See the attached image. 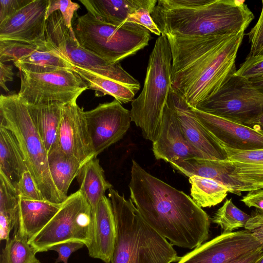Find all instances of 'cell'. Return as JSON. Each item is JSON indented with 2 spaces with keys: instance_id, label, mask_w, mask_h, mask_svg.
Segmentation results:
<instances>
[{
  "instance_id": "cell-38",
  "label": "cell",
  "mask_w": 263,
  "mask_h": 263,
  "mask_svg": "<svg viewBox=\"0 0 263 263\" xmlns=\"http://www.w3.org/2000/svg\"><path fill=\"white\" fill-rule=\"evenodd\" d=\"M229 160L241 163L263 165V149L238 151L226 146Z\"/></svg>"
},
{
  "instance_id": "cell-45",
  "label": "cell",
  "mask_w": 263,
  "mask_h": 263,
  "mask_svg": "<svg viewBox=\"0 0 263 263\" xmlns=\"http://www.w3.org/2000/svg\"><path fill=\"white\" fill-rule=\"evenodd\" d=\"M263 256V249L241 256L228 263H258Z\"/></svg>"
},
{
  "instance_id": "cell-33",
  "label": "cell",
  "mask_w": 263,
  "mask_h": 263,
  "mask_svg": "<svg viewBox=\"0 0 263 263\" xmlns=\"http://www.w3.org/2000/svg\"><path fill=\"white\" fill-rule=\"evenodd\" d=\"M47 45L14 40H0V62H14L40 50H46Z\"/></svg>"
},
{
  "instance_id": "cell-36",
  "label": "cell",
  "mask_w": 263,
  "mask_h": 263,
  "mask_svg": "<svg viewBox=\"0 0 263 263\" xmlns=\"http://www.w3.org/2000/svg\"><path fill=\"white\" fill-rule=\"evenodd\" d=\"M260 16L255 26L247 34L250 44V51L246 59L257 57L263 48V0Z\"/></svg>"
},
{
  "instance_id": "cell-39",
  "label": "cell",
  "mask_w": 263,
  "mask_h": 263,
  "mask_svg": "<svg viewBox=\"0 0 263 263\" xmlns=\"http://www.w3.org/2000/svg\"><path fill=\"white\" fill-rule=\"evenodd\" d=\"M235 74L248 79L263 76V54L246 59L237 69Z\"/></svg>"
},
{
  "instance_id": "cell-42",
  "label": "cell",
  "mask_w": 263,
  "mask_h": 263,
  "mask_svg": "<svg viewBox=\"0 0 263 263\" xmlns=\"http://www.w3.org/2000/svg\"><path fill=\"white\" fill-rule=\"evenodd\" d=\"M244 228L263 245V212L251 216Z\"/></svg>"
},
{
  "instance_id": "cell-11",
  "label": "cell",
  "mask_w": 263,
  "mask_h": 263,
  "mask_svg": "<svg viewBox=\"0 0 263 263\" xmlns=\"http://www.w3.org/2000/svg\"><path fill=\"white\" fill-rule=\"evenodd\" d=\"M172 167L190 177L193 175L213 179L224 185L229 192L240 196L242 192L263 189V165L226 159L201 158L180 160Z\"/></svg>"
},
{
  "instance_id": "cell-41",
  "label": "cell",
  "mask_w": 263,
  "mask_h": 263,
  "mask_svg": "<svg viewBox=\"0 0 263 263\" xmlns=\"http://www.w3.org/2000/svg\"><path fill=\"white\" fill-rule=\"evenodd\" d=\"M31 0H0V23L10 17Z\"/></svg>"
},
{
  "instance_id": "cell-27",
  "label": "cell",
  "mask_w": 263,
  "mask_h": 263,
  "mask_svg": "<svg viewBox=\"0 0 263 263\" xmlns=\"http://www.w3.org/2000/svg\"><path fill=\"white\" fill-rule=\"evenodd\" d=\"M20 200L16 190L0 173V238L9 239L13 228H17L20 218Z\"/></svg>"
},
{
  "instance_id": "cell-20",
  "label": "cell",
  "mask_w": 263,
  "mask_h": 263,
  "mask_svg": "<svg viewBox=\"0 0 263 263\" xmlns=\"http://www.w3.org/2000/svg\"><path fill=\"white\" fill-rule=\"evenodd\" d=\"M116 237L115 216L109 199L104 196L94 212L92 238L87 248L89 255L110 263Z\"/></svg>"
},
{
  "instance_id": "cell-49",
  "label": "cell",
  "mask_w": 263,
  "mask_h": 263,
  "mask_svg": "<svg viewBox=\"0 0 263 263\" xmlns=\"http://www.w3.org/2000/svg\"><path fill=\"white\" fill-rule=\"evenodd\" d=\"M262 54H263V48L261 49V50L260 51V52H259V53L258 55H262Z\"/></svg>"
},
{
  "instance_id": "cell-22",
  "label": "cell",
  "mask_w": 263,
  "mask_h": 263,
  "mask_svg": "<svg viewBox=\"0 0 263 263\" xmlns=\"http://www.w3.org/2000/svg\"><path fill=\"white\" fill-rule=\"evenodd\" d=\"M63 202L57 203L47 200H36L20 197L18 225L15 231H18L30 239L51 220L61 208Z\"/></svg>"
},
{
  "instance_id": "cell-7",
  "label": "cell",
  "mask_w": 263,
  "mask_h": 263,
  "mask_svg": "<svg viewBox=\"0 0 263 263\" xmlns=\"http://www.w3.org/2000/svg\"><path fill=\"white\" fill-rule=\"evenodd\" d=\"M74 36L84 48L110 63H117L148 45L150 32L133 23L116 26L91 14L77 16L72 24Z\"/></svg>"
},
{
  "instance_id": "cell-30",
  "label": "cell",
  "mask_w": 263,
  "mask_h": 263,
  "mask_svg": "<svg viewBox=\"0 0 263 263\" xmlns=\"http://www.w3.org/2000/svg\"><path fill=\"white\" fill-rule=\"evenodd\" d=\"M189 180L192 199L200 208H210L220 203L229 193L227 187L211 179L193 175Z\"/></svg>"
},
{
  "instance_id": "cell-5",
  "label": "cell",
  "mask_w": 263,
  "mask_h": 263,
  "mask_svg": "<svg viewBox=\"0 0 263 263\" xmlns=\"http://www.w3.org/2000/svg\"><path fill=\"white\" fill-rule=\"evenodd\" d=\"M0 126L16 138L28 170L45 200L60 203L66 199L56 189L48 166V153L29 113L26 103L18 94L1 95Z\"/></svg>"
},
{
  "instance_id": "cell-3",
  "label": "cell",
  "mask_w": 263,
  "mask_h": 263,
  "mask_svg": "<svg viewBox=\"0 0 263 263\" xmlns=\"http://www.w3.org/2000/svg\"><path fill=\"white\" fill-rule=\"evenodd\" d=\"M151 16L162 34L183 37L245 32L254 18L237 0H158Z\"/></svg>"
},
{
  "instance_id": "cell-2",
  "label": "cell",
  "mask_w": 263,
  "mask_h": 263,
  "mask_svg": "<svg viewBox=\"0 0 263 263\" xmlns=\"http://www.w3.org/2000/svg\"><path fill=\"white\" fill-rule=\"evenodd\" d=\"M130 199L145 221L172 245L194 249L209 237V215L190 196L132 160Z\"/></svg>"
},
{
  "instance_id": "cell-31",
  "label": "cell",
  "mask_w": 263,
  "mask_h": 263,
  "mask_svg": "<svg viewBox=\"0 0 263 263\" xmlns=\"http://www.w3.org/2000/svg\"><path fill=\"white\" fill-rule=\"evenodd\" d=\"M12 238L6 241L1 254V263H41L27 236L14 231Z\"/></svg>"
},
{
  "instance_id": "cell-46",
  "label": "cell",
  "mask_w": 263,
  "mask_h": 263,
  "mask_svg": "<svg viewBox=\"0 0 263 263\" xmlns=\"http://www.w3.org/2000/svg\"><path fill=\"white\" fill-rule=\"evenodd\" d=\"M248 80L254 88L263 94V76Z\"/></svg>"
},
{
  "instance_id": "cell-34",
  "label": "cell",
  "mask_w": 263,
  "mask_h": 263,
  "mask_svg": "<svg viewBox=\"0 0 263 263\" xmlns=\"http://www.w3.org/2000/svg\"><path fill=\"white\" fill-rule=\"evenodd\" d=\"M80 8V5L70 0H49L47 11V19L55 11L62 14L66 26L73 32L72 20L75 12Z\"/></svg>"
},
{
  "instance_id": "cell-13",
  "label": "cell",
  "mask_w": 263,
  "mask_h": 263,
  "mask_svg": "<svg viewBox=\"0 0 263 263\" xmlns=\"http://www.w3.org/2000/svg\"><path fill=\"white\" fill-rule=\"evenodd\" d=\"M84 114L94 157L121 140L132 122L130 111L115 99Z\"/></svg>"
},
{
  "instance_id": "cell-8",
  "label": "cell",
  "mask_w": 263,
  "mask_h": 263,
  "mask_svg": "<svg viewBox=\"0 0 263 263\" xmlns=\"http://www.w3.org/2000/svg\"><path fill=\"white\" fill-rule=\"evenodd\" d=\"M46 45L58 52L74 67H79L100 76L120 82L135 93L140 89L139 82L121 66L110 63L82 47L74 32L66 26L61 12H53L47 20Z\"/></svg>"
},
{
  "instance_id": "cell-21",
  "label": "cell",
  "mask_w": 263,
  "mask_h": 263,
  "mask_svg": "<svg viewBox=\"0 0 263 263\" xmlns=\"http://www.w3.org/2000/svg\"><path fill=\"white\" fill-rule=\"evenodd\" d=\"M88 13L104 23L119 26L138 9L155 7L157 0H80Z\"/></svg>"
},
{
  "instance_id": "cell-15",
  "label": "cell",
  "mask_w": 263,
  "mask_h": 263,
  "mask_svg": "<svg viewBox=\"0 0 263 263\" xmlns=\"http://www.w3.org/2000/svg\"><path fill=\"white\" fill-rule=\"evenodd\" d=\"M167 102L172 108L187 142L203 157L214 160L228 159L221 143L198 119L193 107L172 85Z\"/></svg>"
},
{
  "instance_id": "cell-44",
  "label": "cell",
  "mask_w": 263,
  "mask_h": 263,
  "mask_svg": "<svg viewBox=\"0 0 263 263\" xmlns=\"http://www.w3.org/2000/svg\"><path fill=\"white\" fill-rule=\"evenodd\" d=\"M12 69V65L0 62V86L6 92L9 91V89L6 86V82L13 80Z\"/></svg>"
},
{
  "instance_id": "cell-25",
  "label": "cell",
  "mask_w": 263,
  "mask_h": 263,
  "mask_svg": "<svg viewBox=\"0 0 263 263\" xmlns=\"http://www.w3.org/2000/svg\"><path fill=\"white\" fill-rule=\"evenodd\" d=\"M77 177L80 184L79 191L95 212L99 202L105 196L106 191L112 187L106 180L97 157L83 164Z\"/></svg>"
},
{
  "instance_id": "cell-23",
  "label": "cell",
  "mask_w": 263,
  "mask_h": 263,
  "mask_svg": "<svg viewBox=\"0 0 263 263\" xmlns=\"http://www.w3.org/2000/svg\"><path fill=\"white\" fill-rule=\"evenodd\" d=\"M27 170L24 157L14 135L8 128L0 126V173L17 190L22 174Z\"/></svg>"
},
{
  "instance_id": "cell-9",
  "label": "cell",
  "mask_w": 263,
  "mask_h": 263,
  "mask_svg": "<svg viewBox=\"0 0 263 263\" xmlns=\"http://www.w3.org/2000/svg\"><path fill=\"white\" fill-rule=\"evenodd\" d=\"M94 212L78 190L68 196L60 210L36 234L28 239L36 253L62 242L77 241L88 248L92 238Z\"/></svg>"
},
{
  "instance_id": "cell-6",
  "label": "cell",
  "mask_w": 263,
  "mask_h": 263,
  "mask_svg": "<svg viewBox=\"0 0 263 263\" xmlns=\"http://www.w3.org/2000/svg\"><path fill=\"white\" fill-rule=\"evenodd\" d=\"M172 57L168 40L161 34L149 57L143 88L132 102V122L140 128L143 137L152 142L158 138L164 109L172 86Z\"/></svg>"
},
{
  "instance_id": "cell-28",
  "label": "cell",
  "mask_w": 263,
  "mask_h": 263,
  "mask_svg": "<svg viewBox=\"0 0 263 263\" xmlns=\"http://www.w3.org/2000/svg\"><path fill=\"white\" fill-rule=\"evenodd\" d=\"M23 73H43L74 67L55 51L48 48L35 51L13 63Z\"/></svg>"
},
{
  "instance_id": "cell-12",
  "label": "cell",
  "mask_w": 263,
  "mask_h": 263,
  "mask_svg": "<svg viewBox=\"0 0 263 263\" xmlns=\"http://www.w3.org/2000/svg\"><path fill=\"white\" fill-rule=\"evenodd\" d=\"M87 89V83L74 70L62 69L43 73L22 72L17 94L29 105H64L77 101Z\"/></svg>"
},
{
  "instance_id": "cell-10",
  "label": "cell",
  "mask_w": 263,
  "mask_h": 263,
  "mask_svg": "<svg viewBox=\"0 0 263 263\" xmlns=\"http://www.w3.org/2000/svg\"><path fill=\"white\" fill-rule=\"evenodd\" d=\"M194 108L250 127L263 113V94L248 79L235 73L214 96Z\"/></svg>"
},
{
  "instance_id": "cell-35",
  "label": "cell",
  "mask_w": 263,
  "mask_h": 263,
  "mask_svg": "<svg viewBox=\"0 0 263 263\" xmlns=\"http://www.w3.org/2000/svg\"><path fill=\"white\" fill-rule=\"evenodd\" d=\"M155 7H141L129 15L126 23L138 24L147 29L150 32L159 36L161 32L151 16Z\"/></svg>"
},
{
  "instance_id": "cell-17",
  "label": "cell",
  "mask_w": 263,
  "mask_h": 263,
  "mask_svg": "<svg viewBox=\"0 0 263 263\" xmlns=\"http://www.w3.org/2000/svg\"><path fill=\"white\" fill-rule=\"evenodd\" d=\"M58 145L82 166L94 158L84 111L76 101L63 106Z\"/></svg>"
},
{
  "instance_id": "cell-26",
  "label": "cell",
  "mask_w": 263,
  "mask_h": 263,
  "mask_svg": "<svg viewBox=\"0 0 263 263\" xmlns=\"http://www.w3.org/2000/svg\"><path fill=\"white\" fill-rule=\"evenodd\" d=\"M48 162L50 174L56 189L67 199L69 186L78 175L82 165L78 160L63 152L59 146L48 154Z\"/></svg>"
},
{
  "instance_id": "cell-40",
  "label": "cell",
  "mask_w": 263,
  "mask_h": 263,
  "mask_svg": "<svg viewBox=\"0 0 263 263\" xmlns=\"http://www.w3.org/2000/svg\"><path fill=\"white\" fill-rule=\"evenodd\" d=\"M84 245V243L80 241H67L57 244L50 248L49 250H53L58 252L59 255L55 260V263L60 262L68 263V259L71 254L83 248Z\"/></svg>"
},
{
  "instance_id": "cell-18",
  "label": "cell",
  "mask_w": 263,
  "mask_h": 263,
  "mask_svg": "<svg viewBox=\"0 0 263 263\" xmlns=\"http://www.w3.org/2000/svg\"><path fill=\"white\" fill-rule=\"evenodd\" d=\"M193 109L199 121L223 146L238 151L263 149V133L194 107Z\"/></svg>"
},
{
  "instance_id": "cell-16",
  "label": "cell",
  "mask_w": 263,
  "mask_h": 263,
  "mask_svg": "<svg viewBox=\"0 0 263 263\" xmlns=\"http://www.w3.org/2000/svg\"><path fill=\"white\" fill-rule=\"evenodd\" d=\"M49 0H31L0 23V40L46 45L47 11Z\"/></svg>"
},
{
  "instance_id": "cell-32",
  "label": "cell",
  "mask_w": 263,
  "mask_h": 263,
  "mask_svg": "<svg viewBox=\"0 0 263 263\" xmlns=\"http://www.w3.org/2000/svg\"><path fill=\"white\" fill-rule=\"evenodd\" d=\"M250 216L235 206L231 198L226 200L211 221L220 227L222 233H231L233 230L244 227Z\"/></svg>"
},
{
  "instance_id": "cell-47",
  "label": "cell",
  "mask_w": 263,
  "mask_h": 263,
  "mask_svg": "<svg viewBox=\"0 0 263 263\" xmlns=\"http://www.w3.org/2000/svg\"><path fill=\"white\" fill-rule=\"evenodd\" d=\"M250 127L263 133V113L252 123Z\"/></svg>"
},
{
  "instance_id": "cell-29",
  "label": "cell",
  "mask_w": 263,
  "mask_h": 263,
  "mask_svg": "<svg viewBox=\"0 0 263 263\" xmlns=\"http://www.w3.org/2000/svg\"><path fill=\"white\" fill-rule=\"evenodd\" d=\"M76 71L87 83L88 89L95 91L96 96L109 95L121 104L132 102L136 93L128 86L112 80L95 74L79 67Z\"/></svg>"
},
{
  "instance_id": "cell-19",
  "label": "cell",
  "mask_w": 263,
  "mask_h": 263,
  "mask_svg": "<svg viewBox=\"0 0 263 263\" xmlns=\"http://www.w3.org/2000/svg\"><path fill=\"white\" fill-rule=\"evenodd\" d=\"M155 158L171 163L179 160L204 159L187 142L174 111L166 102L162 116L159 136L153 143Z\"/></svg>"
},
{
  "instance_id": "cell-24",
  "label": "cell",
  "mask_w": 263,
  "mask_h": 263,
  "mask_svg": "<svg viewBox=\"0 0 263 263\" xmlns=\"http://www.w3.org/2000/svg\"><path fill=\"white\" fill-rule=\"evenodd\" d=\"M27 106L34 125L48 154L58 146V134L63 105L59 104H27Z\"/></svg>"
},
{
  "instance_id": "cell-37",
  "label": "cell",
  "mask_w": 263,
  "mask_h": 263,
  "mask_svg": "<svg viewBox=\"0 0 263 263\" xmlns=\"http://www.w3.org/2000/svg\"><path fill=\"white\" fill-rule=\"evenodd\" d=\"M16 190L21 198L36 200H45L28 170L22 174Z\"/></svg>"
},
{
  "instance_id": "cell-1",
  "label": "cell",
  "mask_w": 263,
  "mask_h": 263,
  "mask_svg": "<svg viewBox=\"0 0 263 263\" xmlns=\"http://www.w3.org/2000/svg\"><path fill=\"white\" fill-rule=\"evenodd\" d=\"M172 57V85L195 107L214 96L237 70L244 32L183 37L165 35Z\"/></svg>"
},
{
  "instance_id": "cell-43",
  "label": "cell",
  "mask_w": 263,
  "mask_h": 263,
  "mask_svg": "<svg viewBox=\"0 0 263 263\" xmlns=\"http://www.w3.org/2000/svg\"><path fill=\"white\" fill-rule=\"evenodd\" d=\"M240 201L247 206L254 207L263 212V189L248 192Z\"/></svg>"
},
{
  "instance_id": "cell-48",
  "label": "cell",
  "mask_w": 263,
  "mask_h": 263,
  "mask_svg": "<svg viewBox=\"0 0 263 263\" xmlns=\"http://www.w3.org/2000/svg\"><path fill=\"white\" fill-rule=\"evenodd\" d=\"M258 263H263V256H262V257L260 258V259L259 260V261L258 262Z\"/></svg>"
},
{
  "instance_id": "cell-14",
  "label": "cell",
  "mask_w": 263,
  "mask_h": 263,
  "mask_svg": "<svg viewBox=\"0 0 263 263\" xmlns=\"http://www.w3.org/2000/svg\"><path fill=\"white\" fill-rule=\"evenodd\" d=\"M263 245L247 230L222 233L181 257L177 263H228Z\"/></svg>"
},
{
  "instance_id": "cell-4",
  "label": "cell",
  "mask_w": 263,
  "mask_h": 263,
  "mask_svg": "<svg viewBox=\"0 0 263 263\" xmlns=\"http://www.w3.org/2000/svg\"><path fill=\"white\" fill-rule=\"evenodd\" d=\"M116 225L111 263H172L181 257L168 240L143 218L130 199L109 190Z\"/></svg>"
}]
</instances>
